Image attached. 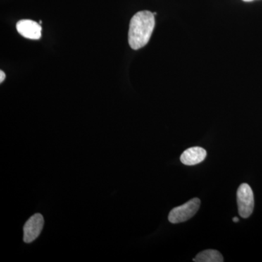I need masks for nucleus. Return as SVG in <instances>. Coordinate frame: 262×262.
Here are the masks:
<instances>
[{
  "mask_svg": "<svg viewBox=\"0 0 262 262\" xmlns=\"http://www.w3.org/2000/svg\"><path fill=\"white\" fill-rule=\"evenodd\" d=\"M155 27L154 13L147 10L138 12L131 18L128 42L134 50L142 48L149 42Z\"/></svg>",
  "mask_w": 262,
  "mask_h": 262,
  "instance_id": "obj_1",
  "label": "nucleus"
},
{
  "mask_svg": "<svg viewBox=\"0 0 262 262\" xmlns=\"http://www.w3.org/2000/svg\"><path fill=\"white\" fill-rule=\"evenodd\" d=\"M201 206V201L198 198H193L182 206L176 207L168 215L170 223L178 224L186 222L196 214Z\"/></svg>",
  "mask_w": 262,
  "mask_h": 262,
  "instance_id": "obj_2",
  "label": "nucleus"
},
{
  "mask_svg": "<svg viewBox=\"0 0 262 262\" xmlns=\"http://www.w3.org/2000/svg\"><path fill=\"white\" fill-rule=\"evenodd\" d=\"M237 202L239 214L247 219L252 214L254 208V196L252 189L248 184H241L237 192Z\"/></svg>",
  "mask_w": 262,
  "mask_h": 262,
  "instance_id": "obj_3",
  "label": "nucleus"
},
{
  "mask_svg": "<svg viewBox=\"0 0 262 262\" xmlns=\"http://www.w3.org/2000/svg\"><path fill=\"white\" fill-rule=\"evenodd\" d=\"M44 226V218L40 213L32 215L24 227V241L30 244L39 237Z\"/></svg>",
  "mask_w": 262,
  "mask_h": 262,
  "instance_id": "obj_4",
  "label": "nucleus"
},
{
  "mask_svg": "<svg viewBox=\"0 0 262 262\" xmlns=\"http://www.w3.org/2000/svg\"><path fill=\"white\" fill-rule=\"evenodd\" d=\"M16 29L20 35L30 39H39L42 36L41 24L34 20L24 19L16 24Z\"/></svg>",
  "mask_w": 262,
  "mask_h": 262,
  "instance_id": "obj_5",
  "label": "nucleus"
},
{
  "mask_svg": "<svg viewBox=\"0 0 262 262\" xmlns=\"http://www.w3.org/2000/svg\"><path fill=\"white\" fill-rule=\"evenodd\" d=\"M207 156L206 150L203 148L195 146L189 148L181 155V162L186 165H194L202 163Z\"/></svg>",
  "mask_w": 262,
  "mask_h": 262,
  "instance_id": "obj_6",
  "label": "nucleus"
},
{
  "mask_svg": "<svg viewBox=\"0 0 262 262\" xmlns=\"http://www.w3.org/2000/svg\"><path fill=\"white\" fill-rule=\"evenodd\" d=\"M193 261L196 262H222L224 261V258L218 251L210 249L198 253Z\"/></svg>",
  "mask_w": 262,
  "mask_h": 262,
  "instance_id": "obj_7",
  "label": "nucleus"
},
{
  "mask_svg": "<svg viewBox=\"0 0 262 262\" xmlns=\"http://www.w3.org/2000/svg\"><path fill=\"white\" fill-rule=\"evenodd\" d=\"M5 79V74L3 71H0V82H3Z\"/></svg>",
  "mask_w": 262,
  "mask_h": 262,
  "instance_id": "obj_8",
  "label": "nucleus"
},
{
  "mask_svg": "<svg viewBox=\"0 0 262 262\" xmlns=\"http://www.w3.org/2000/svg\"><path fill=\"white\" fill-rule=\"evenodd\" d=\"M232 221H233L234 222H239V220H238V218H237V217H234V218L232 219Z\"/></svg>",
  "mask_w": 262,
  "mask_h": 262,
  "instance_id": "obj_9",
  "label": "nucleus"
},
{
  "mask_svg": "<svg viewBox=\"0 0 262 262\" xmlns=\"http://www.w3.org/2000/svg\"><path fill=\"white\" fill-rule=\"evenodd\" d=\"M243 1H244V2H251V1H253V0H243Z\"/></svg>",
  "mask_w": 262,
  "mask_h": 262,
  "instance_id": "obj_10",
  "label": "nucleus"
},
{
  "mask_svg": "<svg viewBox=\"0 0 262 262\" xmlns=\"http://www.w3.org/2000/svg\"><path fill=\"white\" fill-rule=\"evenodd\" d=\"M39 24H42V20H39Z\"/></svg>",
  "mask_w": 262,
  "mask_h": 262,
  "instance_id": "obj_11",
  "label": "nucleus"
}]
</instances>
